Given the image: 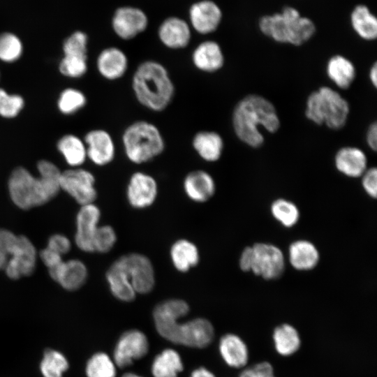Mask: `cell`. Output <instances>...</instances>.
I'll return each mask as SVG.
<instances>
[{
  "label": "cell",
  "mask_w": 377,
  "mask_h": 377,
  "mask_svg": "<svg viewBox=\"0 0 377 377\" xmlns=\"http://www.w3.org/2000/svg\"><path fill=\"white\" fill-rule=\"evenodd\" d=\"M251 272L266 280L280 277L285 269V258L281 250L268 243H256L252 246Z\"/></svg>",
  "instance_id": "cell-9"
},
{
  "label": "cell",
  "mask_w": 377,
  "mask_h": 377,
  "mask_svg": "<svg viewBox=\"0 0 377 377\" xmlns=\"http://www.w3.org/2000/svg\"><path fill=\"white\" fill-rule=\"evenodd\" d=\"M186 195L196 202H205L215 193L216 183L212 176L205 170L189 172L183 181Z\"/></svg>",
  "instance_id": "cell-24"
},
{
  "label": "cell",
  "mask_w": 377,
  "mask_h": 377,
  "mask_svg": "<svg viewBox=\"0 0 377 377\" xmlns=\"http://www.w3.org/2000/svg\"><path fill=\"white\" fill-rule=\"evenodd\" d=\"M158 36L165 47L172 50H180L188 45L191 31L188 24L183 19L170 17L159 26Z\"/></svg>",
  "instance_id": "cell-23"
},
{
  "label": "cell",
  "mask_w": 377,
  "mask_h": 377,
  "mask_svg": "<svg viewBox=\"0 0 377 377\" xmlns=\"http://www.w3.org/2000/svg\"><path fill=\"white\" fill-rule=\"evenodd\" d=\"M24 101L22 96L9 94L0 89V116L4 118L16 117L24 107Z\"/></svg>",
  "instance_id": "cell-42"
},
{
  "label": "cell",
  "mask_w": 377,
  "mask_h": 377,
  "mask_svg": "<svg viewBox=\"0 0 377 377\" xmlns=\"http://www.w3.org/2000/svg\"><path fill=\"white\" fill-rule=\"evenodd\" d=\"M158 195V184L151 175L138 171L133 173L126 188L128 203L135 209H145L151 205Z\"/></svg>",
  "instance_id": "cell-14"
},
{
  "label": "cell",
  "mask_w": 377,
  "mask_h": 377,
  "mask_svg": "<svg viewBox=\"0 0 377 377\" xmlns=\"http://www.w3.org/2000/svg\"><path fill=\"white\" fill-rule=\"evenodd\" d=\"M191 145L202 161L214 163L221 158L224 141L222 136L216 131L202 130L193 135Z\"/></svg>",
  "instance_id": "cell-25"
},
{
  "label": "cell",
  "mask_w": 377,
  "mask_h": 377,
  "mask_svg": "<svg viewBox=\"0 0 377 377\" xmlns=\"http://www.w3.org/2000/svg\"><path fill=\"white\" fill-rule=\"evenodd\" d=\"M117 368L112 357L99 351L88 359L84 371L87 377H117Z\"/></svg>",
  "instance_id": "cell-35"
},
{
  "label": "cell",
  "mask_w": 377,
  "mask_h": 377,
  "mask_svg": "<svg viewBox=\"0 0 377 377\" xmlns=\"http://www.w3.org/2000/svg\"><path fill=\"white\" fill-rule=\"evenodd\" d=\"M288 260L294 269L299 271H309L317 266L320 254L312 242L300 239L292 242L289 246Z\"/></svg>",
  "instance_id": "cell-28"
},
{
  "label": "cell",
  "mask_w": 377,
  "mask_h": 377,
  "mask_svg": "<svg viewBox=\"0 0 377 377\" xmlns=\"http://www.w3.org/2000/svg\"><path fill=\"white\" fill-rule=\"evenodd\" d=\"M39 256L48 269L54 267L63 261L62 256L48 247L43 249Z\"/></svg>",
  "instance_id": "cell-49"
},
{
  "label": "cell",
  "mask_w": 377,
  "mask_h": 377,
  "mask_svg": "<svg viewBox=\"0 0 377 377\" xmlns=\"http://www.w3.org/2000/svg\"><path fill=\"white\" fill-rule=\"evenodd\" d=\"M353 31L362 39L373 40L377 37V19L364 4H358L353 9L350 16Z\"/></svg>",
  "instance_id": "cell-32"
},
{
  "label": "cell",
  "mask_w": 377,
  "mask_h": 377,
  "mask_svg": "<svg viewBox=\"0 0 377 377\" xmlns=\"http://www.w3.org/2000/svg\"><path fill=\"white\" fill-rule=\"evenodd\" d=\"M128 66L126 54L115 46L103 49L96 59V68L99 74L109 81L122 78L126 74Z\"/></svg>",
  "instance_id": "cell-20"
},
{
  "label": "cell",
  "mask_w": 377,
  "mask_h": 377,
  "mask_svg": "<svg viewBox=\"0 0 377 377\" xmlns=\"http://www.w3.org/2000/svg\"><path fill=\"white\" fill-rule=\"evenodd\" d=\"M17 235L13 232L0 228V269H5L17 242Z\"/></svg>",
  "instance_id": "cell-45"
},
{
  "label": "cell",
  "mask_w": 377,
  "mask_h": 377,
  "mask_svg": "<svg viewBox=\"0 0 377 377\" xmlns=\"http://www.w3.org/2000/svg\"><path fill=\"white\" fill-rule=\"evenodd\" d=\"M68 368V359L62 353L51 348L45 350L39 365L43 377H63Z\"/></svg>",
  "instance_id": "cell-36"
},
{
  "label": "cell",
  "mask_w": 377,
  "mask_h": 377,
  "mask_svg": "<svg viewBox=\"0 0 377 377\" xmlns=\"http://www.w3.org/2000/svg\"><path fill=\"white\" fill-rule=\"evenodd\" d=\"M123 151L132 163L141 165L161 156L165 150V140L154 123L139 119L127 125L121 134Z\"/></svg>",
  "instance_id": "cell-4"
},
{
  "label": "cell",
  "mask_w": 377,
  "mask_h": 377,
  "mask_svg": "<svg viewBox=\"0 0 377 377\" xmlns=\"http://www.w3.org/2000/svg\"><path fill=\"white\" fill-rule=\"evenodd\" d=\"M334 165L339 172L347 177H360L367 169V157L358 147H343L336 153Z\"/></svg>",
  "instance_id": "cell-26"
},
{
  "label": "cell",
  "mask_w": 377,
  "mask_h": 377,
  "mask_svg": "<svg viewBox=\"0 0 377 377\" xmlns=\"http://www.w3.org/2000/svg\"><path fill=\"white\" fill-rule=\"evenodd\" d=\"M37 260L36 248L24 235H17V242L4 269L8 277L17 280L31 275L35 270Z\"/></svg>",
  "instance_id": "cell-11"
},
{
  "label": "cell",
  "mask_w": 377,
  "mask_h": 377,
  "mask_svg": "<svg viewBox=\"0 0 377 377\" xmlns=\"http://www.w3.org/2000/svg\"><path fill=\"white\" fill-rule=\"evenodd\" d=\"M253 251L251 246L246 247L241 253L239 265L244 272H251Z\"/></svg>",
  "instance_id": "cell-50"
},
{
  "label": "cell",
  "mask_w": 377,
  "mask_h": 377,
  "mask_svg": "<svg viewBox=\"0 0 377 377\" xmlns=\"http://www.w3.org/2000/svg\"><path fill=\"white\" fill-rule=\"evenodd\" d=\"M184 368L179 353L174 348H166L154 357L150 370L153 377H178Z\"/></svg>",
  "instance_id": "cell-29"
},
{
  "label": "cell",
  "mask_w": 377,
  "mask_h": 377,
  "mask_svg": "<svg viewBox=\"0 0 377 377\" xmlns=\"http://www.w3.org/2000/svg\"><path fill=\"white\" fill-rule=\"evenodd\" d=\"M214 338V328L205 318H195L179 323L175 344L193 348H204Z\"/></svg>",
  "instance_id": "cell-12"
},
{
  "label": "cell",
  "mask_w": 377,
  "mask_h": 377,
  "mask_svg": "<svg viewBox=\"0 0 377 377\" xmlns=\"http://www.w3.org/2000/svg\"><path fill=\"white\" fill-rule=\"evenodd\" d=\"M40 181L47 195L52 200L61 190L60 180L61 172L53 163L41 160L37 164Z\"/></svg>",
  "instance_id": "cell-37"
},
{
  "label": "cell",
  "mask_w": 377,
  "mask_h": 377,
  "mask_svg": "<svg viewBox=\"0 0 377 377\" xmlns=\"http://www.w3.org/2000/svg\"><path fill=\"white\" fill-rule=\"evenodd\" d=\"M126 256L131 281L136 294L150 293L155 284V273L151 260L146 256L132 253Z\"/></svg>",
  "instance_id": "cell-17"
},
{
  "label": "cell",
  "mask_w": 377,
  "mask_h": 377,
  "mask_svg": "<svg viewBox=\"0 0 377 377\" xmlns=\"http://www.w3.org/2000/svg\"><path fill=\"white\" fill-rule=\"evenodd\" d=\"M20 38L12 33L0 34V60L10 63L17 60L22 53Z\"/></svg>",
  "instance_id": "cell-40"
},
{
  "label": "cell",
  "mask_w": 377,
  "mask_h": 377,
  "mask_svg": "<svg viewBox=\"0 0 377 377\" xmlns=\"http://www.w3.org/2000/svg\"><path fill=\"white\" fill-rule=\"evenodd\" d=\"M270 209L273 217L284 227H293L300 219L298 207L290 200L276 199L272 203Z\"/></svg>",
  "instance_id": "cell-38"
},
{
  "label": "cell",
  "mask_w": 377,
  "mask_h": 377,
  "mask_svg": "<svg viewBox=\"0 0 377 377\" xmlns=\"http://www.w3.org/2000/svg\"><path fill=\"white\" fill-rule=\"evenodd\" d=\"M48 271L54 281L69 291L80 288L85 283L88 276L86 265L78 259L62 261Z\"/></svg>",
  "instance_id": "cell-21"
},
{
  "label": "cell",
  "mask_w": 377,
  "mask_h": 377,
  "mask_svg": "<svg viewBox=\"0 0 377 377\" xmlns=\"http://www.w3.org/2000/svg\"><path fill=\"white\" fill-rule=\"evenodd\" d=\"M188 377H216V376L207 368L200 367L193 369Z\"/></svg>",
  "instance_id": "cell-52"
},
{
  "label": "cell",
  "mask_w": 377,
  "mask_h": 377,
  "mask_svg": "<svg viewBox=\"0 0 377 377\" xmlns=\"http://www.w3.org/2000/svg\"><path fill=\"white\" fill-rule=\"evenodd\" d=\"M362 177V185L368 195L376 198L377 195V169L367 168Z\"/></svg>",
  "instance_id": "cell-47"
},
{
  "label": "cell",
  "mask_w": 377,
  "mask_h": 377,
  "mask_svg": "<svg viewBox=\"0 0 377 377\" xmlns=\"http://www.w3.org/2000/svg\"><path fill=\"white\" fill-rule=\"evenodd\" d=\"M366 141L371 149L376 151L377 149V124L373 122L368 128L366 134Z\"/></svg>",
  "instance_id": "cell-51"
},
{
  "label": "cell",
  "mask_w": 377,
  "mask_h": 377,
  "mask_svg": "<svg viewBox=\"0 0 377 377\" xmlns=\"http://www.w3.org/2000/svg\"><path fill=\"white\" fill-rule=\"evenodd\" d=\"M100 217V209L94 203L81 206L77 214L75 235V242L80 250L94 252V239Z\"/></svg>",
  "instance_id": "cell-16"
},
{
  "label": "cell",
  "mask_w": 377,
  "mask_h": 377,
  "mask_svg": "<svg viewBox=\"0 0 377 377\" xmlns=\"http://www.w3.org/2000/svg\"><path fill=\"white\" fill-rule=\"evenodd\" d=\"M149 350L147 335L138 329H130L119 337L112 357L118 368L125 369L145 357Z\"/></svg>",
  "instance_id": "cell-8"
},
{
  "label": "cell",
  "mask_w": 377,
  "mask_h": 377,
  "mask_svg": "<svg viewBox=\"0 0 377 377\" xmlns=\"http://www.w3.org/2000/svg\"><path fill=\"white\" fill-rule=\"evenodd\" d=\"M87 69V57L64 55L59 64L60 72L73 78L83 76Z\"/></svg>",
  "instance_id": "cell-41"
},
{
  "label": "cell",
  "mask_w": 377,
  "mask_h": 377,
  "mask_svg": "<svg viewBox=\"0 0 377 377\" xmlns=\"http://www.w3.org/2000/svg\"><path fill=\"white\" fill-rule=\"evenodd\" d=\"M57 148L71 166L77 168L87 158L84 142L76 135L63 136L57 142Z\"/></svg>",
  "instance_id": "cell-34"
},
{
  "label": "cell",
  "mask_w": 377,
  "mask_h": 377,
  "mask_svg": "<svg viewBox=\"0 0 377 377\" xmlns=\"http://www.w3.org/2000/svg\"><path fill=\"white\" fill-rule=\"evenodd\" d=\"M189 19L191 25L196 32L202 35L209 34L219 27L222 11L214 1L202 0L191 6Z\"/></svg>",
  "instance_id": "cell-19"
},
{
  "label": "cell",
  "mask_w": 377,
  "mask_h": 377,
  "mask_svg": "<svg viewBox=\"0 0 377 377\" xmlns=\"http://www.w3.org/2000/svg\"><path fill=\"white\" fill-rule=\"evenodd\" d=\"M170 258L175 268L181 272H186L198 265L200 260L197 246L186 239H180L170 248Z\"/></svg>",
  "instance_id": "cell-31"
},
{
  "label": "cell",
  "mask_w": 377,
  "mask_h": 377,
  "mask_svg": "<svg viewBox=\"0 0 377 377\" xmlns=\"http://www.w3.org/2000/svg\"><path fill=\"white\" fill-rule=\"evenodd\" d=\"M272 337L276 352L282 356L292 355L300 349V334L291 325L285 323L276 327Z\"/></svg>",
  "instance_id": "cell-33"
},
{
  "label": "cell",
  "mask_w": 377,
  "mask_h": 377,
  "mask_svg": "<svg viewBox=\"0 0 377 377\" xmlns=\"http://www.w3.org/2000/svg\"><path fill=\"white\" fill-rule=\"evenodd\" d=\"M88 37L82 31H75L64 41L63 50L64 55L87 57Z\"/></svg>",
  "instance_id": "cell-44"
},
{
  "label": "cell",
  "mask_w": 377,
  "mask_h": 377,
  "mask_svg": "<svg viewBox=\"0 0 377 377\" xmlns=\"http://www.w3.org/2000/svg\"><path fill=\"white\" fill-rule=\"evenodd\" d=\"M326 72L328 77L341 89H348L356 77L353 63L341 54H335L327 63Z\"/></svg>",
  "instance_id": "cell-30"
},
{
  "label": "cell",
  "mask_w": 377,
  "mask_h": 377,
  "mask_svg": "<svg viewBox=\"0 0 377 377\" xmlns=\"http://www.w3.org/2000/svg\"><path fill=\"white\" fill-rule=\"evenodd\" d=\"M95 177L87 170L75 168L61 172V189L81 206L92 204L97 197Z\"/></svg>",
  "instance_id": "cell-10"
},
{
  "label": "cell",
  "mask_w": 377,
  "mask_h": 377,
  "mask_svg": "<svg viewBox=\"0 0 377 377\" xmlns=\"http://www.w3.org/2000/svg\"><path fill=\"white\" fill-rule=\"evenodd\" d=\"M260 31L273 40L300 46L310 40L316 25L309 17L302 16L294 7L286 6L281 12L265 15L259 20Z\"/></svg>",
  "instance_id": "cell-3"
},
{
  "label": "cell",
  "mask_w": 377,
  "mask_h": 377,
  "mask_svg": "<svg viewBox=\"0 0 377 377\" xmlns=\"http://www.w3.org/2000/svg\"><path fill=\"white\" fill-rule=\"evenodd\" d=\"M8 191L13 203L24 210L50 200L38 177L23 167L13 170L8 179Z\"/></svg>",
  "instance_id": "cell-6"
},
{
  "label": "cell",
  "mask_w": 377,
  "mask_h": 377,
  "mask_svg": "<svg viewBox=\"0 0 377 377\" xmlns=\"http://www.w3.org/2000/svg\"><path fill=\"white\" fill-rule=\"evenodd\" d=\"M131 89L138 103L154 112L165 110L176 92L168 68L153 59L145 60L135 68L131 78Z\"/></svg>",
  "instance_id": "cell-2"
},
{
  "label": "cell",
  "mask_w": 377,
  "mask_h": 377,
  "mask_svg": "<svg viewBox=\"0 0 377 377\" xmlns=\"http://www.w3.org/2000/svg\"><path fill=\"white\" fill-rule=\"evenodd\" d=\"M106 280L113 296L124 302H131L136 297L128 269L126 256L114 260L106 272Z\"/></svg>",
  "instance_id": "cell-18"
},
{
  "label": "cell",
  "mask_w": 377,
  "mask_h": 377,
  "mask_svg": "<svg viewBox=\"0 0 377 377\" xmlns=\"http://www.w3.org/2000/svg\"><path fill=\"white\" fill-rule=\"evenodd\" d=\"M350 113L348 102L336 90L326 86L311 92L306 99L305 116L313 123L330 129L343 128Z\"/></svg>",
  "instance_id": "cell-5"
},
{
  "label": "cell",
  "mask_w": 377,
  "mask_h": 377,
  "mask_svg": "<svg viewBox=\"0 0 377 377\" xmlns=\"http://www.w3.org/2000/svg\"><path fill=\"white\" fill-rule=\"evenodd\" d=\"M47 247L63 256L71 250V243L65 235L54 234L49 238Z\"/></svg>",
  "instance_id": "cell-48"
},
{
  "label": "cell",
  "mask_w": 377,
  "mask_h": 377,
  "mask_svg": "<svg viewBox=\"0 0 377 377\" xmlns=\"http://www.w3.org/2000/svg\"><path fill=\"white\" fill-rule=\"evenodd\" d=\"M369 79L374 87H377V64L374 62L369 71Z\"/></svg>",
  "instance_id": "cell-53"
},
{
  "label": "cell",
  "mask_w": 377,
  "mask_h": 377,
  "mask_svg": "<svg viewBox=\"0 0 377 377\" xmlns=\"http://www.w3.org/2000/svg\"><path fill=\"white\" fill-rule=\"evenodd\" d=\"M239 377H276L272 364L267 362H259L244 369Z\"/></svg>",
  "instance_id": "cell-46"
},
{
  "label": "cell",
  "mask_w": 377,
  "mask_h": 377,
  "mask_svg": "<svg viewBox=\"0 0 377 377\" xmlns=\"http://www.w3.org/2000/svg\"><path fill=\"white\" fill-rule=\"evenodd\" d=\"M121 377H144L140 374L133 372L124 373Z\"/></svg>",
  "instance_id": "cell-54"
},
{
  "label": "cell",
  "mask_w": 377,
  "mask_h": 377,
  "mask_svg": "<svg viewBox=\"0 0 377 377\" xmlns=\"http://www.w3.org/2000/svg\"><path fill=\"white\" fill-rule=\"evenodd\" d=\"M232 128L237 138L246 145L258 148L265 141L260 130L276 132L281 125L280 119L274 105L258 94H249L240 99L232 113Z\"/></svg>",
  "instance_id": "cell-1"
},
{
  "label": "cell",
  "mask_w": 377,
  "mask_h": 377,
  "mask_svg": "<svg viewBox=\"0 0 377 377\" xmlns=\"http://www.w3.org/2000/svg\"><path fill=\"white\" fill-rule=\"evenodd\" d=\"M87 158L98 166L111 163L116 156V145L111 134L106 130L96 128L84 136Z\"/></svg>",
  "instance_id": "cell-15"
},
{
  "label": "cell",
  "mask_w": 377,
  "mask_h": 377,
  "mask_svg": "<svg viewBox=\"0 0 377 377\" xmlns=\"http://www.w3.org/2000/svg\"><path fill=\"white\" fill-rule=\"evenodd\" d=\"M219 351L224 362L235 369L245 367L249 358L246 343L238 335L232 333L226 334L221 337Z\"/></svg>",
  "instance_id": "cell-27"
},
{
  "label": "cell",
  "mask_w": 377,
  "mask_h": 377,
  "mask_svg": "<svg viewBox=\"0 0 377 377\" xmlns=\"http://www.w3.org/2000/svg\"><path fill=\"white\" fill-rule=\"evenodd\" d=\"M193 66L205 73H214L224 66L225 57L220 45L214 40H207L199 43L191 54Z\"/></svg>",
  "instance_id": "cell-22"
},
{
  "label": "cell",
  "mask_w": 377,
  "mask_h": 377,
  "mask_svg": "<svg viewBox=\"0 0 377 377\" xmlns=\"http://www.w3.org/2000/svg\"><path fill=\"white\" fill-rule=\"evenodd\" d=\"M148 18L140 8L123 6L117 8L112 19V27L115 34L122 40L134 38L145 31Z\"/></svg>",
  "instance_id": "cell-13"
},
{
  "label": "cell",
  "mask_w": 377,
  "mask_h": 377,
  "mask_svg": "<svg viewBox=\"0 0 377 377\" xmlns=\"http://www.w3.org/2000/svg\"><path fill=\"white\" fill-rule=\"evenodd\" d=\"M117 234L114 228L109 226H99L94 239V252L107 253L114 246Z\"/></svg>",
  "instance_id": "cell-43"
},
{
  "label": "cell",
  "mask_w": 377,
  "mask_h": 377,
  "mask_svg": "<svg viewBox=\"0 0 377 377\" xmlns=\"http://www.w3.org/2000/svg\"><path fill=\"white\" fill-rule=\"evenodd\" d=\"M86 103L87 98L81 91L68 88L60 94L58 108L63 114H71L82 109Z\"/></svg>",
  "instance_id": "cell-39"
},
{
  "label": "cell",
  "mask_w": 377,
  "mask_h": 377,
  "mask_svg": "<svg viewBox=\"0 0 377 377\" xmlns=\"http://www.w3.org/2000/svg\"><path fill=\"white\" fill-rule=\"evenodd\" d=\"M190 311L188 303L182 299H169L158 304L153 310V319L157 333L175 343L180 319Z\"/></svg>",
  "instance_id": "cell-7"
}]
</instances>
